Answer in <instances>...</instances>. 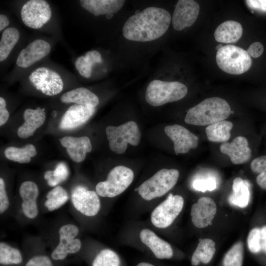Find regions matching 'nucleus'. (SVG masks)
Returning a JSON list of instances; mask_svg holds the SVG:
<instances>
[{
  "label": "nucleus",
  "mask_w": 266,
  "mask_h": 266,
  "mask_svg": "<svg viewBox=\"0 0 266 266\" xmlns=\"http://www.w3.org/2000/svg\"><path fill=\"white\" fill-rule=\"evenodd\" d=\"M192 187L194 190L202 192L212 191L216 188L217 182L212 177L198 178L192 182Z\"/></svg>",
  "instance_id": "38"
},
{
  "label": "nucleus",
  "mask_w": 266,
  "mask_h": 266,
  "mask_svg": "<svg viewBox=\"0 0 266 266\" xmlns=\"http://www.w3.org/2000/svg\"><path fill=\"white\" fill-rule=\"evenodd\" d=\"M68 175L69 170L66 164L60 162L58 164L54 170L46 171L44 177L49 186L55 187L65 181Z\"/></svg>",
  "instance_id": "32"
},
{
  "label": "nucleus",
  "mask_w": 266,
  "mask_h": 266,
  "mask_svg": "<svg viewBox=\"0 0 266 266\" xmlns=\"http://www.w3.org/2000/svg\"><path fill=\"white\" fill-rule=\"evenodd\" d=\"M233 127V124L227 120L208 125L205 129L206 137L211 142H226L231 137V131Z\"/></svg>",
  "instance_id": "27"
},
{
  "label": "nucleus",
  "mask_w": 266,
  "mask_h": 266,
  "mask_svg": "<svg viewBox=\"0 0 266 266\" xmlns=\"http://www.w3.org/2000/svg\"><path fill=\"white\" fill-rule=\"evenodd\" d=\"M26 266H53V265L47 256H36L30 259Z\"/></svg>",
  "instance_id": "40"
},
{
  "label": "nucleus",
  "mask_w": 266,
  "mask_h": 266,
  "mask_svg": "<svg viewBox=\"0 0 266 266\" xmlns=\"http://www.w3.org/2000/svg\"><path fill=\"white\" fill-rule=\"evenodd\" d=\"M233 192L229 197V202L240 208L249 204L250 193L248 183L240 177L234 178L233 183Z\"/></svg>",
  "instance_id": "25"
},
{
  "label": "nucleus",
  "mask_w": 266,
  "mask_h": 266,
  "mask_svg": "<svg viewBox=\"0 0 266 266\" xmlns=\"http://www.w3.org/2000/svg\"><path fill=\"white\" fill-rule=\"evenodd\" d=\"M221 152L229 156L231 162L236 165L246 163L251 157V150L247 139L241 136L235 137L231 142L222 143Z\"/></svg>",
  "instance_id": "17"
},
{
  "label": "nucleus",
  "mask_w": 266,
  "mask_h": 266,
  "mask_svg": "<svg viewBox=\"0 0 266 266\" xmlns=\"http://www.w3.org/2000/svg\"><path fill=\"white\" fill-rule=\"evenodd\" d=\"M51 50V45L47 41L36 39L21 51L16 60V65L27 68L46 56Z\"/></svg>",
  "instance_id": "16"
},
{
  "label": "nucleus",
  "mask_w": 266,
  "mask_h": 266,
  "mask_svg": "<svg viewBox=\"0 0 266 266\" xmlns=\"http://www.w3.org/2000/svg\"><path fill=\"white\" fill-rule=\"evenodd\" d=\"M78 233V228L74 225L63 226L59 231L60 242L51 254L52 258L55 260H62L65 259L68 254L77 253L81 247L80 240L75 238Z\"/></svg>",
  "instance_id": "10"
},
{
  "label": "nucleus",
  "mask_w": 266,
  "mask_h": 266,
  "mask_svg": "<svg viewBox=\"0 0 266 266\" xmlns=\"http://www.w3.org/2000/svg\"><path fill=\"white\" fill-rule=\"evenodd\" d=\"M251 170L259 173L256 182L262 189L266 190V155L254 159L250 165Z\"/></svg>",
  "instance_id": "36"
},
{
  "label": "nucleus",
  "mask_w": 266,
  "mask_h": 266,
  "mask_svg": "<svg viewBox=\"0 0 266 266\" xmlns=\"http://www.w3.org/2000/svg\"><path fill=\"white\" fill-rule=\"evenodd\" d=\"M242 33V27L239 23L228 20L218 26L215 31L214 37L219 42L234 43L240 38Z\"/></svg>",
  "instance_id": "23"
},
{
  "label": "nucleus",
  "mask_w": 266,
  "mask_h": 266,
  "mask_svg": "<svg viewBox=\"0 0 266 266\" xmlns=\"http://www.w3.org/2000/svg\"><path fill=\"white\" fill-rule=\"evenodd\" d=\"M261 236L262 250L266 253V226L261 229Z\"/></svg>",
  "instance_id": "44"
},
{
  "label": "nucleus",
  "mask_w": 266,
  "mask_h": 266,
  "mask_svg": "<svg viewBox=\"0 0 266 266\" xmlns=\"http://www.w3.org/2000/svg\"><path fill=\"white\" fill-rule=\"evenodd\" d=\"M247 246L253 253H259L261 250V229L255 228L251 230L247 237Z\"/></svg>",
  "instance_id": "37"
},
{
  "label": "nucleus",
  "mask_w": 266,
  "mask_h": 266,
  "mask_svg": "<svg viewBox=\"0 0 266 266\" xmlns=\"http://www.w3.org/2000/svg\"><path fill=\"white\" fill-rule=\"evenodd\" d=\"M200 12V5L193 0H179L175 7L172 22L174 29L182 31L196 22Z\"/></svg>",
  "instance_id": "12"
},
{
  "label": "nucleus",
  "mask_w": 266,
  "mask_h": 266,
  "mask_svg": "<svg viewBox=\"0 0 266 266\" xmlns=\"http://www.w3.org/2000/svg\"><path fill=\"white\" fill-rule=\"evenodd\" d=\"M245 2L251 9L266 12V0H247Z\"/></svg>",
  "instance_id": "42"
},
{
  "label": "nucleus",
  "mask_w": 266,
  "mask_h": 266,
  "mask_svg": "<svg viewBox=\"0 0 266 266\" xmlns=\"http://www.w3.org/2000/svg\"><path fill=\"white\" fill-rule=\"evenodd\" d=\"M9 200L5 188V183L2 178H0V213L5 211L9 206Z\"/></svg>",
  "instance_id": "39"
},
{
  "label": "nucleus",
  "mask_w": 266,
  "mask_h": 266,
  "mask_svg": "<svg viewBox=\"0 0 266 266\" xmlns=\"http://www.w3.org/2000/svg\"><path fill=\"white\" fill-rule=\"evenodd\" d=\"M216 212L217 205L213 200L209 197H201L191 207L192 223L198 228L206 227L211 223Z\"/></svg>",
  "instance_id": "14"
},
{
  "label": "nucleus",
  "mask_w": 266,
  "mask_h": 266,
  "mask_svg": "<svg viewBox=\"0 0 266 266\" xmlns=\"http://www.w3.org/2000/svg\"><path fill=\"white\" fill-rule=\"evenodd\" d=\"M60 142L66 148V152L72 160L76 163L84 161L86 154L92 149L90 140L86 136H64L60 140Z\"/></svg>",
  "instance_id": "18"
},
{
  "label": "nucleus",
  "mask_w": 266,
  "mask_h": 266,
  "mask_svg": "<svg viewBox=\"0 0 266 266\" xmlns=\"http://www.w3.org/2000/svg\"><path fill=\"white\" fill-rule=\"evenodd\" d=\"M52 15L48 3L43 0H31L26 2L21 10V16L24 24L34 29L41 28Z\"/></svg>",
  "instance_id": "9"
},
{
  "label": "nucleus",
  "mask_w": 266,
  "mask_h": 266,
  "mask_svg": "<svg viewBox=\"0 0 266 266\" xmlns=\"http://www.w3.org/2000/svg\"><path fill=\"white\" fill-rule=\"evenodd\" d=\"M105 133L110 149L118 154L124 153L129 143L137 146L140 141V130L137 124L133 121L118 126H108Z\"/></svg>",
  "instance_id": "6"
},
{
  "label": "nucleus",
  "mask_w": 266,
  "mask_h": 266,
  "mask_svg": "<svg viewBox=\"0 0 266 266\" xmlns=\"http://www.w3.org/2000/svg\"><path fill=\"white\" fill-rule=\"evenodd\" d=\"M22 261L20 251L6 243H0V263L2 265L19 264Z\"/></svg>",
  "instance_id": "33"
},
{
  "label": "nucleus",
  "mask_w": 266,
  "mask_h": 266,
  "mask_svg": "<svg viewBox=\"0 0 266 266\" xmlns=\"http://www.w3.org/2000/svg\"><path fill=\"white\" fill-rule=\"evenodd\" d=\"M179 172L176 169L163 168L143 182L135 191L146 200L161 197L176 184Z\"/></svg>",
  "instance_id": "4"
},
{
  "label": "nucleus",
  "mask_w": 266,
  "mask_h": 266,
  "mask_svg": "<svg viewBox=\"0 0 266 266\" xmlns=\"http://www.w3.org/2000/svg\"><path fill=\"white\" fill-rule=\"evenodd\" d=\"M216 58L219 68L231 74H242L252 65V60L247 51L233 45L223 46L217 50Z\"/></svg>",
  "instance_id": "5"
},
{
  "label": "nucleus",
  "mask_w": 266,
  "mask_h": 266,
  "mask_svg": "<svg viewBox=\"0 0 266 266\" xmlns=\"http://www.w3.org/2000/svg\"><path fill=\"white\" fill-rule=\"evenodd\" d=\"M264 48L263 44L258 41L252 43L247 50V52L250 56L253 58H258L264 52Z\"/></svg>",
  "instance_id": "41"
},
{
  "label": "nucleus",
  "mask_w": 266,
  "mask_h": 266,
  "mask_svg": "<svg viewBox=\"0 0 266 266\" xmlns=\"http://www.w3.org/2000/svg\"><path fill=\"white\" fill-rule=\"evenodd\" d=\"M19 194L23 200L21 207L24 215L30 219L35 218L38 213L36 202L38 195L36 184L31 181L23 182L19 188Z\"/></svg>",
  "instance_id": "20"
},
{
  "label": "nucleus",
  "mask_w": 266,
  "mask_h": 266,
  "mask_svg": "<svg viewBox=\"0 0 266 266\" xmlns=\"http://www.w3.org/2000/svg\"><path fill=\"white\" fill-rule=\"evenodd\" d=\"M96 108L75 104L70 106L63 116L59 128L70 130L85 124L94 114Z\"/></svg>",
  "instance_id": "15"
},
{
  "label": "nucleus",
  "mask_w": 266,
  "mask_h": 266,
  "mask_svg": "<svg viewBox=\"0 0 266 266\" xmlns=\"http://www.w3.org/2000/svg\"><path fill=\"white\" fill-rule=\"evenodd\" d=\"M47 200L44 203L45 207L49 211L59 208L68 199V195L66 190L60 186H57L46 195Z\"/></svg>",
  "instance_id": "31"
},
{
  "label": "nucleus",
  "mask_w": 266,
  "mask_h": 266,
  "mask_svg": "<svg viewBox=\"0 0 266 266\" xmlns=\"http://www.w3.org/2000/svg\"><path fill=\"white\" fill-rule=\"evenodd\" d=\"M9 116L8 111L6 108L5 100L0 97V126L3 125L7 121Z\"/></svg>",
  "instance_id": "43"
},
{
  "label": "nucleus",
  "mask_w": 266,
  "mask_h": 266,
  "mask_svg": "<svg viewBox=\"0 0 266 266\" xmlns=\"http://www.w3.org/2000/svg\"><path fill=\"white\" fill-rule=\"evenodd\" d=\"M223 46L222 44H219L216 47V48L218 50L220 48H221Z\"/></svg>",
  "instance_id": "47"
},
{
  "label": "nucleus",
  "mask_w": 266,
  "mask_h": 266,
  "mask_svg": "<svg viewBox=\"0 0 266 266\" xmlns=\"http://www.w3.org/2000/svg\"><path fill=\"white\" fill-rule=\"evenodd\" d=\"M36 154L35 148L32 144H28L21 148L11 146L4 150V155L7 159L20 163L30 162L31 158Z\"/></svg>",
  "instance_id": "28"
},
{
  "label": "nucleus",
  "mask_w": 266,
  "mask_h": 266,
  "mask_svg": "<svg viewBox=\"0 0 266 266\" xmlns=\"http://www.w3.org/2000/svg\"><path fill=\"white\" fill-rule=\"evenodd\" d=\"M120 259L113 251L105 249L100 251L95 258L92 266H120Z\"/></svg>",
  "instance_id": "35"
},
{
  "label": "nucleus",
  "mask_w": 266,
  "mask_h": 266,
  "mask_svg": "<svg viewBox=\"0 0 266 266\" xmlns=\"http://www.w3.org/2000/svg\"><path fill=\"white\" fill-rule=\"evenodd\" d=\"M9 24V20L5 15H0V31L4 30Z\"/></svg>",
  "instance_id": "45"
},
{
  "label": "nucleus",
  "mask_w": 266,
  "mask_h": 266,
  "mask_svg": "<svg viewBox=\"0 0 266 266\" xmlns=\"http://www.w3.org/2000/svg\"><path fill=\"white\" fill-rule=\"evenodd\" d=\"M80 62L79 65H75L77 70L81 75L89 78L92 73V66L95 63H100L102 62L100 53L96 50H91L87 52L84 56L79 57Z\"/></svg>",
  "instance_id": "30"
},
{
  "label": "nucleus",
  "mask_w": 266,
  "mask_h": 266,
  "mask_svg": "<svg viewBox=\"0 0 266 266\" xmlns=\"http://www.w3.org/2000/svg\"><path fill=\"white\" fill-rule=\"evenodd\" d=\"M133 177V172L131 168L123 166H116L109 171L105 181L97 184L96 192L102 197H116L129 187Z\"/></svg>",
  "instance_id": "7"
},
{
  "label": "nucleus",
  "mask_w": 266,
  "mask_h": 266,
  "mask_svg": "<svg viewBox=\"0 0 266 266\" xmlns=\"http://www.w3.org/2000/svg\"><path fill=\"white\" fill-rule=\"evenodd\" d=\"M244 248L243 243H235L226 253L223 259L224 266H242L243 261Z\"/></svg>",
  "instance_id": "34"
},
{
  "label": "nucleus",
  "mask_w": 266,
  "mask_h": 266,
  "mask_svg": "<svg viewBox=\"0 0 266 266\" xmlns=\"http://www.w3.org/2000/svg\"><path fill=\"white\" fill-rule=\"evenodd\" d=\"M186 86L178 81H151L147 86L145 99L153 106H159L183 99L187 94Z\"/></svg>",
  "instance_id": "3"
},
{
  "label": "nucleus",
  "mask_w": 266,
  "mask_h": 266,
  "mask_svg": "<svg viewBox=\"0 0 266 266\" xmlns=\"http://www.w3.org/2000/svg\"><path fill=\"white\" fill-rule=\"evenodd\" d=\"M64 103H75L96 108L99 103L98 97L89 89L81 87L64 93L61 97Z\"/></svg>",
  "instance_id": "24"
},
{
  "label": "nucleus",
  "mask_w": 266,
  "mask_h": 266,
  "mask_svg": "<svg viewBox=\"0 0 266 266\" xmlns=\"http://www.w3.org/2000/svg\"><path fill=\"white\" fill-rule=\"evenodd\" d=\"M184 203L182 196L170 193L152 211L151 215L152 224L161 229L169 227L182 211Z\"/></svg>",
  "instance_id": "8"
},
{
  "label": "nucleus",
  "mask_w": 266,
  "mask_h": 266,
  "mask_svg": "<svg viewBox=\"0 0 266 266\" xmlns=\"http://www.w3.org/2000/svg\"><path fill=\"white\" fill-rule=\"evenodd\" d=\"M46 113L44 108H28L24 113V123L17 130V135L21 138L32 136L35 130L44 123Z\"/></svg>",
  "instance_id": "21"
},
{
  "label": "nucleus",
  "mask_w": 266,
  "mask_h": 266,
  "mask_svg": "<svg viewBox=\"0 0 266 266\" xmlns=\"http://www.w3.org/2000/svg\"><path fill=\"white\" fill-rule=\"evenodd\" d=\"M140 238L158 259H170L172 257L173 252L170 244L159 237L150 230L146 229L141 230Z\"/></svg>",
  "instance_id": "19"
},
{
  "label": "nucleus",
  "mask_w": 266,
  "mask_h": 266,
  "mask_svg": "<svg viewBox=\"0 0 266 266\" xmlns=\"http://www.w3.org/2000/svg\"><path fill=\"white\" fill-rule=\"evenodd\" d=\"M20 37V33L15 28H8L2 33L0 41V61L5 60L9 55Z\"/></svg>",
  "instance_id": "29"
},
{
  "label": "nucleus",
  "mask_w": 266,
  "mask_h": 266,
  "mask_svg": "<svg viewBox=\"0 0 266 266\" xmlns=\"http://www.w3.org/2000/svg\"><path fill=\"white\" fill-rule=\"evenodd\" d=\"M136 266H154L148 263L141 262V263H139Z\"/></svg>",
  "instance_id": "46"
},
{
  "label": "nucleus",
  "mask_w": 266,
  "mask_h": 266,
  "mask_svg": "<svg viewBox=\"0 0 266 266\" xmlns=\"http://www.w3.org/2000/svg\"><path fill=\"white\" fill-rule=\"evenodd\" d=\"M125 2V0H80L82 7L92 13L95 16L116 13L121 9Z\"/></svg>",
  "instance_id": "22"
},
{
  "label": "nucleus",
  "mask_w": 266,
  "mask_h": 266,
  "mask_svg": "<svg viewBox=\"0 0 266 266\" xmlns=\"http://www.w3.org/2000/svg\"><path fill=\"white\" fill-rule=\"evenodd\" d=\"M165 132L174 143L176 155L185 154L198 144L199 138L183 126L175 124L165 128Z\"/></svg>",
  "instance_id": "13"
},
{
  "label": "nucleus",
  "mask_w": 266,
  "mask_h": 266,
  "mask_svg": "<svg viewBox=\"0 0 266 266\" xmlns=\"http://www.w3.org/2000/svg\"><path fill=\"white\" fill-rule=\"evenodd\" d=\"M71 198L74 208L85 216H94L100 209V203L97 192L88 190L83 186L75 187Z\"/></svg>",
  "instance_id": "11"
},
{
  "label": "nucleus",
  "mask_w": 266,
  "mask_h": 266,
  "mask_svg": "<svg viewBox=\"0 0 266 266\" xmlns=\"http://www.w3.org/2000/svg\"><path fill=\"white\" fill-rule=\"evenodd\" d=\"M171 20L170 13L166 9L148 7L128 19L123 28V34L132 41L154 40L166 33Z\"/></svg>",
  "instance_id": "1"
},
{
  "label": "nucleus",
  "mask_w": 266,
  "mask_h": 266,
  "mask_svg": "<svg viewBox=\"0 0 266 266\" xmlns=\"http://www.w3.org/2000/svg\"><path fill=\"white\" fill-rule=\"evenodd\" d=\"M231 112L230 106L225 100L219 97L209 98L190 108L184 121L195 126H208L225 120Z\"/></svg>",
  "instance_id": "2"
},
{
  "label": "nucleus",
  "mask_w": 266,
  "mask_h": 266,
  "mask_svg": "<svg viewBox=\"0 0 266 266\" xmlns=\"http://www.w3.org/2000/svg\"><path fill=\"white\" fill-rule=\"evenodd\" d=\"M215 252V243L212 239L204 238L200 240L193 254L192 265L197 266L200 263L204 264L209 263L212 259Z\"/></svg>",
  "instance_id": "26"
}]
</instances>
